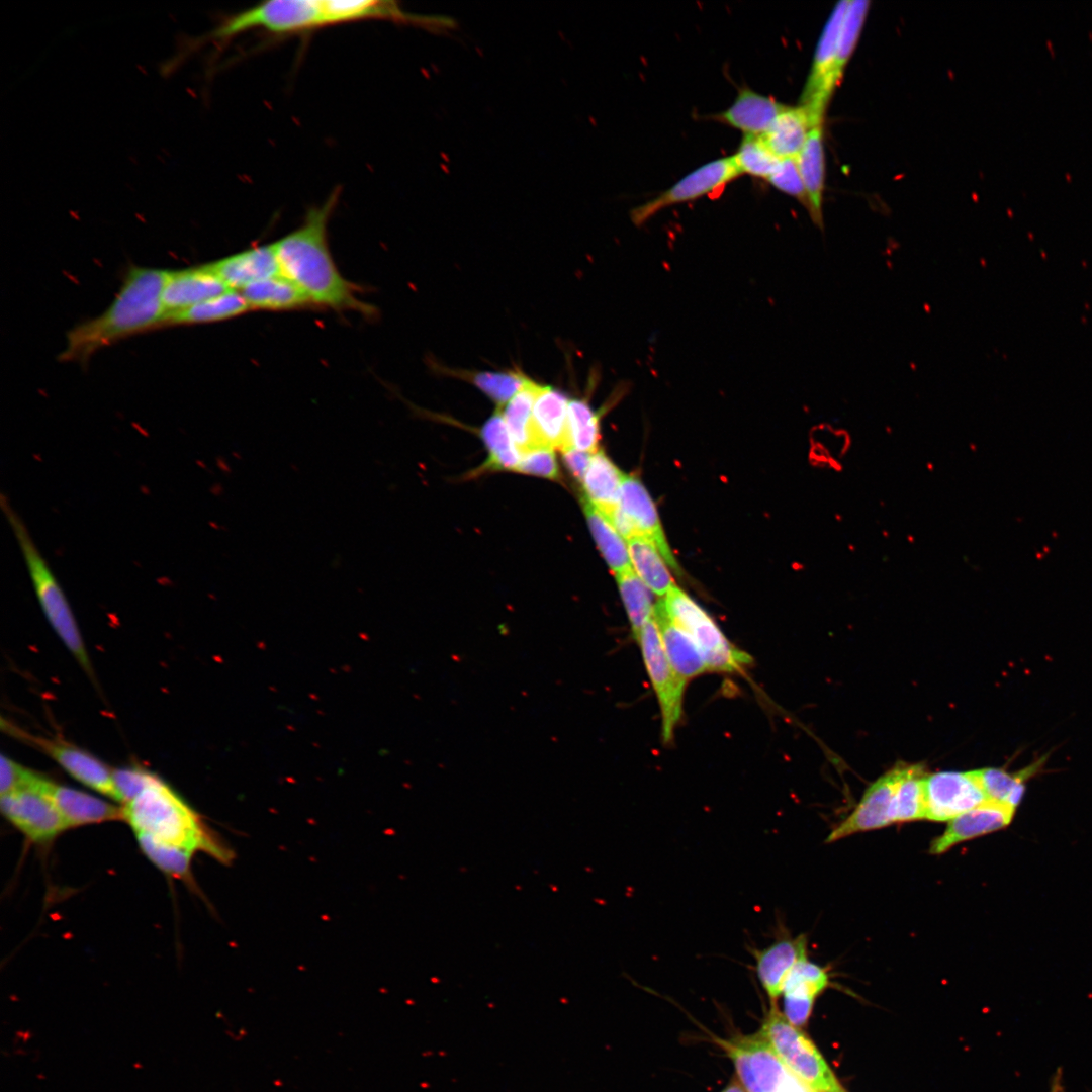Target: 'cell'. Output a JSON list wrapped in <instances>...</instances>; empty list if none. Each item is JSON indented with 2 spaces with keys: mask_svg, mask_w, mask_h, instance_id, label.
Wrapping results in <instances>:
<instances>
[{
  "mask_svg": "<svg viewBox=\"0 0 1092 1092\" xmlns=\"http://www.w3.org/2000/svg\"><path fill=\"white\" fill-rule=\"evenodd\" d=\"M335 190L310 208L301 224L273 243L280 273L293 282L313 307L373 315L374 307L360 300L358 285L339 271L328 244V223L338 203Z\"/></svg>",
  "mask_w": 1092,
  "mask_h": 1092,
  "instance_id": "obj_1",
  "label": "cell"
},
{
  "mask_svg": "<svg viewBox=\"0 0 1092 1092\" xmlns=\"http://www.w3.org/2000/svg\"><path fill=\"white\" fill-rule=\"evenodd\" d=\"M168 270L131 266L106 310L75 326L59 360L85 364L100 349L134 334L160 328Z\"/></svg>",
  "mask_w": 1092,
  "mask_h": 1092,
  "instance_id": "obj_2",
  "label": "cell"
},
{
  "mask_svg": "<svg viewBox=\"0 0 1092 1092\" xmlns=\"http://www.w3.org/2000/svg\"><path fill=\"white\" fill-rule=\"evenodd\" d=\"M122 816L135 834L188 851L205 850L228 859L225 850L205 832L195 812L160 778L124 804Z\"/></svg>",
  "mask_w": 1092,
  "mask_h": 1092,
  "instance_id": "obj_3",
  "label": "cell"
},
{
  "mask_svg": "<svg viewBox=\"0 0 1092 1092\" xmlns=\"http://www.w3.org/2000/svg\"><path fill=\"white\" fill-rule=\"evenodd\" d=\"M0 505L18 542L34 592L49 623L82 667L91 673L85 645L63 589L22 519L3 494Z\"/></svg>",
  "mask_w": 1092,
  "mask_h": 1092,
  "instance_id": "obj_4",
  "label": "cell"
},
{
  "mask_svg": "<svg viewBox=\"0 0 1092 1092\" xmlns=\"http://www.w3.org/2000/svg\"><path fill=\"white\" fill-rule=\"evenodd\" d=\"M788 1070L812 1092H846L811 1039L770 1003L759 1029Z\"/></svg>",
  "mask_w": 1092,
  "mask_h": 1092,
  "instance_id": "obj_5",
  "label": "cell"
},
{
  "mask_svg": "<svg viewBox=\"0 0 1092 1092\" xmlns=\"http://www.w3.org/2000/svg\"><path fill=\"white\" fill-rule=\"evenodd\" d=\"M662 602L669 616L695 640L708 671H741L751 663L750 655L735 647L709 614L682 589L674 585Z\"/></svg>",
  "mask_w": 1092,
  "mask_h": 1092,
  "instance_id": "obj_6",
  "label": "cell"
},
{
  "mask_svg": "<svg viewBox=\"0 0 1092 1092\" xmlns=\"http://www.w3.org/2000/svg\"><path fill=\"white\" fill-rule=\"evenodd\" d=\"M326 26L321 0H270L224 19L208 39L225 40L251 29L291 34Z\"/></svg>",
  "mask_w": 1092,
  "mask_h": 1092,
  "instance_id": "obj_7",
  "label": "cell"
},
{
  "mask_svg": "<svg viewBox=\"0 0 1092 1092\" xmlns=\"http://www.w3.org/2000/svg\"><path fill=\"white\" fill-rule=\"evenodd\" d=\"M746 1092H780L799 1080L788 1070L761 1031L719 1039Z\"/></svg>",
  "mask_w": 1092,
  "mask_h": 1092,
  "instance_id": "obj_8",
  "label": "cell"
},
{
  "mask_svg": "<svg viewBox=\"0 0 1092 1092\" xmlns=\"http://www.w3.org/2000/svg\"><path fill=\"white\" fill-rule=\"evenodd\" d=\"M635 640L640 645L644 664L659 704L662 738L664 743H668L682 714L687 680L672 667L653 617L644 624Z\"/></svg>",
  "mask_w": 1092,
  "mask_h": 1092,
  "instance_id": "obj_9",
  "label": "cell"
},
{
  "mask_svg": "<svg viewBox=\"0 0 1092 1092\" xmlns=\"http://www.w3.org/2000/svg\"><path fill=\"white\" fill-rule=\"evenodd\" d=\"M741 174L733 156L710 161L693 170L653 199L633 208L631 220L635 225L640 226L662 209L719 192Z\"/></svg>",
  "mask_w": 1092,
  "mask_h": 1092,
  "instance_id": "obj_10",
  "label": "cell"
},
{
  "mask_svg": "<svg viewBox=\"0 0 1092 1092\" xmlns=\"http://www.w3.org/2000/svg\"><path fill=\"white\" fill-rule=\"evenodd\" d=\"M848 3L847 0L838 2L826 22L801 95V106L806 110L812 126L823 123L827 104L837 86L834 65Z\"/></svg>",
  "mask_w": 1092,
  "mask_h": 1092,
  "instance_id": "obj_11",
  "label": "cell"
},
{
  "mask_svg": "<svg viewBox=\"0 0 1092 1092\" xmlns=\"http://www.w3.org/2000/svg\"><path fill=\"white\" fill-rule=\"evenodd\" d=\"M924 796L925 819L939 822L987 802L977 769L926 775Z\"/></svg>",
  "mask_w": 1092,
  "mask_h": 1092,
  "instance_id": "obj_12",
  "label": "cell"
},
{
  "mask_svg": "<svg viewBox=\"0 0 1092 1092\" xmlns=\"http://www.w3.org/2000/svg\"><path fill=\"white\" fill-rule=\"evenodd\" d=\"M37 780L31 787L2 794L1 810L28 838L48 841L68 827L51 798L37 787Z\"/></svg>",
  "mask_w": 1092,
  "mask_h": 1092,
  "instance_id": "obj_13",
  "label": "cell"
},
{
  "mask_svg": "<svg viewBox=\"0 0 1092 1092\" xmlns=\"http://www.w3.org/2000/svg\"><path fill=\"white\" fill-rule=\"evenodd\" d=\"M901 769L902 763H897L871 784L855 809L829 833L826 842L891 825L890 810Z\"/></svg>",
  "mask_w": 1092,
  "mask_h": 1092,
  "instance_id": "obj_14",
  "label": "cell"
},
{
  "mask_svg": "<svg viewBox=\"0 0 1092 1092\" xmlns=\"http://www.w3.org/2000/svg\"><path fill=\"white\" fill-rule=\"evenodd\" d=\"M226 290L230 288L208 264L168 270L162 296L165 315L189 308Z\"/></svg>",
  "mask_w": 1092,
  "mask_h": 1092,
  "instance_id": "obj_15",
  "label": "cell"
},
{
  "mask_svg": "<svg viewBox=\"0 0 1092 1092\" xmlns=\"http://www.w3.org/2000/svg\"><path fill=\"white\" fill-rule=\"evenodd\" d=\"M1013 809L987 801L948 821L943 833L932 840L931 854H941L959 843L1003 829L1010 824Z\"/></svg>",
  "mask_w": 1092,
  "mask_h": 1092,
  "instance_id": "obj_16",
  "label": "cell"
},
{
  "mask_svg": "<svg viewBox=\"0 0 1092 1092\" xmlns=\"http://www.w3.org/2000/svg\"><path fill=\"white\" fill-rule=\"evenodd\" d=\"M751 954L757 978L771 1003H776L790 971L808 958L807 938L804 934L792 937L785 933L763 948H751Z\"/></svg>",
  "mask_w": 1092,
  "mask_h": 1092,
  "instance_id": "obj_17",
  "label": "cell"
},
{
  "mask_svg": "<svg viewBox=\"0 0 1092 1092\" xmlns=\"http://www.w3.org/2000/svg\"><path fill=\"white\" fill-rule=\"evenodd\" d=\"M207 264L230 289L236 291L281 274L273 243L252 247Z\"/></svg>",
  "mask_w": 1092,
  "mask_h": 1092,
  "instance_id": "obj_18",
  "label": "cell"
},
{
  "mask_svg": "<svg viewBox=\"0 0 1092 1092\" xmlns=\"http://www.w3.org/2000/svg\"><path fill=\"white\" fill-rule=\"evenodd\" d=\"M829 984L826 970L805 958L788 974L783 985V1014L797 1027L805 1025L815 999Z\"/></svg>",
  "mask_w": 1092,
  "mask_h": 1092,
  "instance_id": "obj_19",
  "label": "cell"
},
{
  "mask_svg": "<svg viewBox=\"0 0 1092 1092\" xmlns=\"http://www.w3.org/2000/svg\"><path fill=\"white\" fill-rule=\"evenodd\" d=\"M566 396L550 386H539L533 410L532 430L537 448L571 449Z\"/></svg>",
  "mask_w": 1092,
  "mask_h": 1092,
  "instance_id": "obj_20",
  "label": "cell"
},
{
  "mask_svg": "<svg viewBox=\"0 0 1092 1092\" xmlns=\"http://www.w3.org/2000/svg\"><path fill=\"white\" fill-rule=\"evenodd\" d=\"M68 774L91 789L119 801L112 771L99 759L59 740L31 738Z\"/></svg>",
  "mask_w": 1092,
  "mask_h": 1092,
  "instance_id": "obj_21",
  "label": "cell"
},
{
  "mask_svg": "<svg viewBox=\"0 0 1092 1092\" xmlns=\"http://www.w3.org/2000/svg\"><path fill=\"white\" fill-rule=\"evenodd\" d=\"M619 505L635 524L638 536L654 543L665 562L678 571L679 567L664 536L654 503L640 479L625 475Z\"/></svg>",
  "mask_w": 1092,
  "mask_h": 1092,
  "instance_id": "obj_22",
  "label": "cell"
},
{
  "mask_svg": "<svg viewBox=\"0 0 1092 1092\" xmlns=\"http://www.w3.org/2000/svg\"><path fill=\"white\" fill-rule=\"evenodd\" d=\"M36 785L54 802L67 827L98 823L122 816L115 806L90 794L39 777Z\"/></svg>",
  "mask_w": 1092,
  "mask_h": 1092,
  "instance_id": "obj_23",
  "label": "cell"
},
{
  "mask_svg": "<svg viewBox=\"0 0 1092 1092\" xmlns=\"http://www.w3.org/2000/svg\"><path fill=\"white\" fill-rule=\"evenodd\" d=\"M786 106L770 96L742 87L734 102L711 118L741 130L744 135L761 136Z\"/></svg>",
  "mask_w": 1092,
  "mask_h": 1092,
  "instance_id": "obj_24",
  "label": "cell"
},
{
  "mask_svg": "<svg viewBox=\"0 0 1092 1092\" xmlns=\"http://www.w3.org/2000/svg\"><path fill=\"white\" fill-rule=\"evenodd\" d=\"M664 651L675 671L686 680L708 671L703 655L693 637L667 613L662 600L654 606Z\"/></svg>",
  "mask_w": 1092,
  "mask_h": 1092,
  "instance_id": "obj_25",
  "label": "cell"
},
{
  "mask_svg": "<svg viewBox=\"0 0 1092 1092\" xmlns=\"http://www.w3.org/2000/svg\"><path fill=\"white\" fill-rule=\"evenodd\" d=\"M796 158L808 197L809 215L819 229H823L822 202L825 174L823 123L810 129Z\"/></svg>",
  "mask_w": 1092,
  "mask_h": 1092,
  "instance_id": "obj_26",
  "label": "cell"
},
{
  "mask_svg": "<svg viewBox=\"0 0 1092 1092\" xmlns=\"http://www.w3.org/2000/svg\"><path fill=\"white\" fill-rule=\"evenodd\" d=\"M240 292L250 310L289 311L313 306L307 296L281 274L252 284Z\"/></svg>",
  "mask_w": 1092,
  "mask_h": 1092,
  "instance_id": "obj_27",
  "label": "cell"
},
{
  "mask_svg": "<svg viewBox=\"0 0 1092 1092\" xmlns=\"http://www.w3.org/2000/svg\"><path fill=\"white\" fill-rule=\"evenodd\" d=\"M625 474L602 451L593 454L582 481L587 502L605 516L620 504Z\"/></svg>",
  "mask_w": 1092,
  "mask_h": 1092,
  "instance_id": "obj_28",
  "label": "cell"
},
{
  "mask_svg": "<svg viewBox=\"0 0 1092 1092\" xmlns=\"http://www.w3.org/2000/svg\"><path fill=\"white\" fill-rule=\"evenodd\" d=\"M812 127L804 107L786 106L761 139L779 159L796 158Z\"/></svg>",
  "mask_w": 1092,
  "mask_h": 1092,
  "instance_id": "obj_29",
  "label": "cell"
},
{
  "mask_svg": "<svg viewBox=\"0 0 1092 1092\" xmlns=\"http://www.w3.org/2000/svg\"><path fill=\"white\" fill-rule=\"evenodd\" d=\"M248 311L250 307L242 293L230 289L189 308L165 315L161 327L211 324L234 318Z\"/></svg>",
  "mask_w": 1092,
  "mask_h": 1092,
  "instance_id": "obj_30",
  "label": "cell"
},
{
  "mask_svg": "<svg viewBox=\"0 0 1092 1092\" xmlns=\"http://www.w3.org/2000/svg\"><path fill=\"white\" fill-rule=\"evenodd\" d=\"M631 566L644 584L659 597L675 585L658 548L649 539L635 536L627 540Z\"/></svg>",
  "mask_w": 1092,
  "mask_h": 1092,
  "instance_id": "obj_31",
  "label": "cell"
},
{
  "mask_svg": "<svg viewBox=\"0 0 1092 1092\" xmlns=\"http://www.w3.org/2000/svg\"><path fill=\"white\" fill-rule=\"evenodd\" d=\"M925 777L921 764L902 763L890 810L892 824L925 819Z\"/></svg>",
  "mask_w": 1092,
  "mask_h": 1092,
  "instance_id": "obj_32",
  "label": "cell"
},
{
  "mask_svg": "<svg viewBox=\"0 0 1092 1092\" xmlns=\"http://www.w3.org/2000/svg\"><path fill=\"white\" fill-rule=\"evenodd\" d=\"M539 386V383L529 379L502 411L511 438L521 454L537 448L532 430V410Z\"/></svg>",
  "mask_w": 1092,
  "mask_h": 1092,
  "instance_id": "obj_33",
  "label": "cell"
},
{
  "mask_svg": "<svg viewBox=\"0 0 1092 1092\" xmlns=\"http://www.w3.org/2000/svg\"><path fill=\"white\" fill-rule=\"evenodd\" d=\"M584 514L593 537L613 572L617 575L632 569L627 542L607 517L587 500L584 504Z\"/></svg>",
  "mask_w": 1092,
  "mask_h": 1092,
  "instance_id": "obj_34",
  "label": "cell"
},
{
  "mask_svg": "<svg viewBox=\"0 0 1092 1092\" xmlns=\"http://www.w3.org/2000/svg\"><path fill=\"white\" fill-rule=\"evenodd\" d=\"M327 25L367 19H403L394 2L376 0H322Z\"/></svg>",
  "mask_w": 1092,
  "mask_h": 1092,
  "instance_id": "obj_35",
  "label": "cell"
},
{
  "mask_svg": "<svg viewBox=\"0 0 1092 1092\" xmlns=\"http://www.w3.org/2000/svg\"><path fill=\"white\" fill-rule=\"evenodd\" d=\"M1038 767L1037 763L1018 772L1010 774L1002 768L977 769L987 801L1003 804L1015 810L1025 793V781Z\"/></svg>",
  "mask_w": 1092,
  "mask_h": 1092,
  "instance_id": "obj_36",
  "label": "cell"
},
{
  "mask_svg": "<svg viewBox=\"0 0 1092 1092\" xmlns=\"http://www.w3.org/2000/svg\"><path fill=\"white\" fill-rule=\"evenodd\" d=\"M447 373L472 383L498 405H506L530 379L518 370L493 372L447 370Z\"/></svg>",
  "mask_w": 1092,
  "mask_h": 1092,
  "instance_id": "obj_37",
  "label": "cell"
},
{
  "mask_svg": "<svg viewBox=\"0 0 1092 1092\" xmlns=\"http://www.w3.org/2000/svg\"><path fill=\"white\" fill-rule=\"evenodd\" d=\"M481 437L489 453L485 469H517L521 453L511 438L502 412L496 411L484 423Z\"/></svg>",
  "mask_w": 1092,
  "mask_h": 1092,
  "instance_id": "obj_38",
  "label": "cell"
},
{
  "mask_svg": "<svg viewBox=\"0 0 1092 1092\" xmlns=\"http://www.w3.org/2000/svg\"><path fill=\"white\" fill-rule=\"evenodd\" d=\"M616 580L635 639L644 624L653 617L655 605L652 604L649 588L633 568L617 574Z\"/></svg>",
  "mask_w": 1092,
  "mask_h": 1092,
  "instance_id": "obj_39",
  "label": "cell"
},
{
  "mask_svg": "<svg viewBox=\"0 0 1092 1092\" xmlns=\"http://www.w3.org/2000/svg\"><path fill=\"white\" fill-rule=\"evenodd\" d=\"M567 415L572 448L592 454L599 451V415L588 402L578 398L569 400Z\"/></svg>",
  "mask_w": 1092,
  "mask_h": 1092,
  "instance_id": "obj_40",
  "label": "cell"
},
{
  "mask_svg": "<svg viewBox=\"0 0 1092 1092\" xmlns=\"http://www.w3.org/2000/svg\"><path fill=\"white\" fill-rule=\"evenodd\" d=\"M869 6L870 1L868 0H852L848 3L839 34L834 65V78L837 84L839 83L844 68L855 49L869 11Z\"/></svg>",
  "mask_w": 1092,
  "mask_h": 1092,
  "instance_id": "obj_41",
  "label": "cell"
},
{
  "mask_svg": "<svg viewBox=\"0 0 1092 1092\" xmlns=\"http://www.w3.org/2000/svg\"><path fill=\"white\" fill-rule=\"evenodd\" d=\"M733 157L742 174L765 180L781 160L768 149L761 136L757 135H744Z\"/></svg>",
  "mask_w": 1092,
  "mask_h": 1092,
  "instance_id": "obj_42",
  "label": "cell"
},
{
  "mask_svg": "<svg viewBox=\"0 0 1092 1092\" xmlns=\"http://www.w3.org/2000/svg\"><path fill=\"white\" fill-rule=\"evenodd\" d=\"M136 837L148 858L162 871L175 877L188 874L193 852L157 841L146 834H136Z\"/></svg>",
  "mask_w": 1092,
  "mask_h": 1092,
  "instance_id": "obj_43",
  "label": "cell"
},
{
  "mask_svg": "<svg viewBox=\"0 0 1092 1092\" xmlns=\"http://www.w3.org/2000/svg\"><path fill=\"white\" fill-rule=\"evenodd\" d=\"M766 181L778 190L797 199L807 210L809 202L797 158L781 159Z\"/></svg>",
  "mask_w": 1092,
  "mask_h": 1092,
  "instance_id": "obj_44",
  "label": "cell"
},
{
  "mask_svg": "<svg viewBox=\"0 0 1092 1092\" xmlns=\"http://www.w3.org/2000/svg\"><path fill=\"white\" fill-rule=\"evenodd\" d=\"M516 471L556 479L558 466L553 449L539 447L522 453Z\"/></svg>",
  "mask_w": 1092,
  "mask_h": 1092,
  "instance_id": "obj_45",
  "label": "cell"
},
{
  "mask_svg": "<svg viewBox=\"0 0 1092 1092\" xmlns=\"http://www.w3.org/2000/svg\"><path fill=\"white\" fill-rule=\"evenodd\" d=\"M112 776L119 802L124 804L135 798L156 778L153 774L138 767L118 768L112 771Z\"/></svg>",
  "mask_w": 1092,
  "mask_h": 1092,
  "instance_id": "obj_46",
  "label": "cell"
},
{
  "mask_svg": "<svg viewBox=\"0 0 1092 1092\" xmlns=\"http://www.w3.org/2000/svg\"><path fill=\"white\" fill-rule=\"evenodd\" d=\"M39 775L27 769L11 758L1 755L0 760V793L6 794L15 790L32 786Z\"/></svg>",
  "mask_w": 1092,
  "mask_h": 1092,
  "instance_id": "obj_47",
  "label": "cell"
},
{
  "mask_svg": "<svg viewBox=\"0 0 1092 1092\" xmlns=\"http://www.w3.org/2000/svg\"><path fill=\"white\" fill-rule=\"evenodd\" d=\"M562 453L563 461L567 469L578 481L582 482L588 469L593 454L579 451L574 448L568 449Z\"/></svg>",
  "mask_w": 1092,
  "mask_h": 1092,
  "instance_id": "obj_48",
  "label": "cell"
},
{
  "mask_svg": "<svg viewBox=\"0 0 1092 1092\" xmlns=\"http://www.w3.org/2000/svg\"><path fill=\"white\" fill-rule=\"evenodd\" d=\"M607 519L616 529V531L626 540L632 537L638 536V531L631 518L620 508V505L615 508L607 516Z\"/></svg>",
  "mask_w": 1092,
  "mask_h": 1092,
  "instance_id": "obj_49",
  "label": "cell"
},
{
  "mask_svg": "<svg viewBox=\"0 0 1092 1092\" xmlns=\"http://www.w3.org/2000/svg\"><path fill=\"white\" fill-rule=\"evenodd\" d=\"M1049 1092H1066L1063 1071L1061 1068H1058L1053 1074L1050 1082Z\"/></svg>",
  "mask_w": 1092,
  "mask_h": 1092,
  "instance_id": "obj_50",
  "label": "cell"
},
{
  "mask_svg": "<svg viewBox=\"0 0 1092 1092\" xmlns=\"http://www.w3.org/2000/svg\"><path fill=\"white\" fill-rule=\"evenodd\" d=\"M721 1092H746L738 1080H733Z\"/></svg>",
  "mask_w": 1092,
  "mask_h": 1092,
  "instance_id": "obj_51",
  "label": "cell"
},
{
  "mask_svg": "<svg viewBox=\"0 0 1092 1092\" xmlns=\"http://www.w3.org/2000/svg\"><path fill=\"white\" fill-rule=\"evenodd\" d=\"M780 1092H812V1091H810L803 1083H801L799 1081L798 1083L794 1084L793 1086H791V1087H789V1088H787V1089H785L783 1091H780Z\"/></svg>",
  "mask_w": 1092,
  "mask_h": 1092,
  "instance_id": "obj_52",
  "label": "cell"
}]
</instances>
